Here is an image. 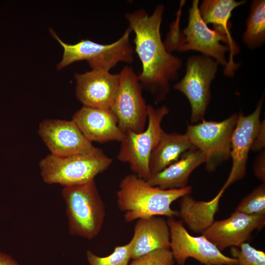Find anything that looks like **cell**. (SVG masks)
Masks as SVG:
<instances>
[{"label":"cell","instance_id":"1","mask_svg":"<svg viewBox=\"0 0 265 265\" xmlns=\"http://www.w3.org/2000/svg\"><path fill=\"white\" fill-rule=\"evenodd\" d=\"M164 11V5L159 4L151 15L143 9L125 15L135 34L134 50L142 64L138 80L156 103L165 99L170 82L178 78L182 66V60L167 50L162 40L160 26Z\"/></svg>","mask_w":265,"mask_h":265},{"label":"cell","instance_id":"2","mask_svg":"<svg viewBox=\"0 0 265 265\" xmlns=\"http://www.w3.org/2000/svg\"><path fill=\"white\" fill-rule=\"evenodd\" d=\"M185 0L180 2L176 20L170 26V30L164 42L167 50L186 52L195 51L209 56L224 67V74L233 77L239 66L234 61V56L239 49L235 42L231 41L225 35L209 27L202 19L199 11V0H193L189 10L187 26L180 28L182 7Z\"/></svg>","mask_w":265,"mask_h":265},{"label":"cell","instance_id":"3","mask_svg":"<svg viewBox=\"0 0 265 265\" xmlns=\"http://www.w3.org/2000/svg\"><path fill=\"white\" fill-rule=\"evenodd\" d=\"M192 187L163 189L150 185L135 174L125 176L121 181L116 192L119 209L124 213L127 222L139 218L157 215L168 217L178 216L172 209L171 204L191 192Z\"/></svg>","mask_w":265,"mask_h":265},{"label":"cell","instance_id":"4","mask_svg":"<svg viewBox=\"0 0 265 265\" xmlns=\"http://www.w3.org/2000/svg\"><path fill=\"white\" fill-rule=\"evenodd\" d=\"M112 159L93 145L81 152L67 156L49 154L39 162L43 181L48 184L63 186L82 184L95 177L111 165Z\"/></svg>","mask_w":265,"mask_h":265},{"label":"cell","instance_id":"5","mask_svg":"<svg viewBox=\"0 0 265 265\" xmlns=\"http://www.w3.org/2000/svg\"><path fill=\"white\" fill-rule=\"evenodd\" d=\"M61 194L66 206L69 233L89 240L96 238L102 228L106 211L95 179L64 186Z\"/></svg>","mask_w":265,"mask_h":265},{"label":"cell","instance_id":"6","mask_svg":"<svg viewBox=\"0 0 265 265\" xmlns=\"http://www.w3.org/2000/svg\"><path fill=\"white\" fill-rule=\"evenodd\" d=\"M132 32L128 27L117 41L109 44H102L90 40H81L75 44L62 41L53 30L51 33L63 49L62 58L58 64V70L76 61H86L92 69L109 71L120 62H133L134 50L130 39Z\"/></svg>","mask_w":265,"mask_h":265},{"label":"cell","instance_id":"7","mask_svg":"<svg viewBox=\"0 0 265 265\" xmlns=\"http://www.w3.org/2000/svg\"><path fill=\"white\" fill-rule=\"evenodd\" d=\"M169 112L165 106L155 108L148 105V126L143 132H124L117 159L129 163L134 174L145 180L151 174L149 168L150 158L163 130L161 124L164 117Z\"/></svg>","mask_w":265,"mask_h":265},{"label":"cell","instance_id":"8","mask_svg":"<svg viewBox=\"0 0 265 265\" xmlns=\"http://www.w3.org/2000/svg\"><path fill=\"white\" fill-rule=\"evenodd\" d=\"M238 117V114L234 113L220 122L204 118L198 124L187 125L186 134L192 145L204 154L209 172L230 159L231 137Z\"/></svg>","mask_w":265,"mask_h":265},{"label":"cell","instance_id":"9","mask_svg":"<svg viewBox=\"0 0 265 265\" xmlns=\"http://www.w3.org/2000/svg\"><path fill=\"white\" fill-rule=\"evenodd\" d=\"M219 65L208 56H191L186 61L185 76L174 85V89L182 92L189 102L192 123L204 119L211 100V83Z\"/></svg>","mask_w":265,"mask_h":265},{"label":"cell","instance_id":"10","mask_svg":"<svg viewBox=\"0 0 265 265\" xmlns=\"http://www.w3.org/2000/svg\"><path fill=\"white\" fill-rule=\"evenodd\" d=\"M119 75V84L110 109L124 133L142 132L145 129L148 110L142 86L132 67L125 66Z\"/></svg>","mask_w":265,"mask_h":265},{"label":"cell","instance_id":"11","mask_svg":"<svg viewBox=\"0 0 265 265\" xmlns=\"http://www.w3.org/2000/svg\"><path fill=\"white\" fill-rule=\"evenodd\" d=\"M166 221L170 231V250L179 265H183L191 257L205 265H238L236 259L224 255L204 235H191L182 222L174 217H168Z\"/></svg>","mask_w":265,"mask_h":265},{"label":"cell","instance_id":"12","mask_svg":"<svg viewBox=\"0 0 265 265\" xmlns=\"http://www.w3.org/2000/svg\"><path fill=\"white\" fill-rule=\"evenodd\" d=\"M264 97L259 100L255 110L250 114H238L231 140L230 157L232 165L229 177L222 189L242 179L246 173L249 153L261 125L260 116Z\"/></svg>","mask_w":265,"mask_h":265},{"label":"cell","instance_id":"13","mask_svg":"<svg viewBox=\"0 0 265 265\" xmlns=\"http://www.w3.org/2000/svg\"><path fill=\"white\" fill-rule=\"evenodd\" d=\"M265 225V215H249L235 211L228 218L213 221L202 235L222 251L245 242L254 231L261 230Z\"/></svg>","mask_w":265,"mask_h":265},{"label":"cell","instance_id":"14","mask_svg":"<svg viewBox=\"0 0 265 265\" xmlns=\"http://www.w3.org/2000/svg\"><path fill=\"white\" fill-rule=\"evenodd\" d=\"M76 95L83 106L102 108L112 106L119 84V74L92 69L75 75Z\"/></svg>","mask_w":265,"mask_h":265},{"label":"cell","instance_id":"15","mask_svg":"<svg viewBox=\"0 0 265 265\" xmlns=\"http://www.w3.org/2000/svg\"><path fill=\"white\" fill-rule=\"evenodd\" d=\"M38 133L54 156L74 155L93 146L72 120H44L39 125Z\"/></svg>","mask_w":265,"mask_h":265},{"label":"cell","instance_id":"16","mask_svg":"<svg viewBox=\"0 0 265 265\" xmlns=\"http://www.w3.org/2000/svg\"><path fill=\"white\" fill-rule=\"evenodd\" d=\"M90 142L101 143L121 141L124 133L120 129L117 117L110 108L83 106L72 119Z\"/></svg>","mask_w":265,"mask_h":265},{"label":"cell","instance_id":"17","mask_svg":"<svg viewBox=\"0 0 265 265\" xmlns=\"http://www.w3.org/2000/svg\"><path fill=\"white\" fill-rule=\"evenodd\" d=\"M129 243L130 257L133 260L157 249L170 248V231L167 221L157 216L137 219Z\"/></svg>","mask_w":265,"mask_h":265},{"label":"cell","instance_id":"18","mask_svg":"<svg viewBox=\"0 0 265 265\" xmlns=\"http://www.w3.org/2000/svg\"><path fill=\"white\" fill-rule=\"evenodd\" d=\"M205 162L204 154L193 148L184 153L176 161L146 181L150 185L163 189L183 188L188 186V179L193 171Z\"/></svg>","mask_w":265,"mask_h":265},{"label":"cell","instance_id":"19","mask_svg":"<svg viewBox=\"0 0 265 265\" xmlns=\"http://www.w3.org/2000/svg\"><path fill=\"white\" fill-rule=\"evenodd\" d=\"M195 148L185 134L162 131L150 158L151 176L178 160L187 151Z\"/></svg>","mask_w":265,"mask_h":265},{"label":"cell","instance_id":"20","mask_svg":"<svg viewBox=\"0 0 265 265\" xmlns=\"http://www.w3.org/2000/svg\"><path fill=\"white\" fill-rule=\"evenodd\" d=\"M224 190L209 202L196 201L186 194L182 197L178 215L196 233H203L213 222V216L218 208V203Z\"/></svg>","mask_w":265,"mask_h":265},{"label":"cell","instance_id":"21","mask_svg":"<svg viewBox=\"0 0 265 265\" xmlns=\"http://www.w3.org/2000/svg\"><path fill=\"white\" fill-rule=\"evenodd\" d=\"M245 2L246 0H204L199 6V11L207 25L212 24L213 29L225 35L231 41L235 42L230 32V18L233 10Z\"/></svg>","mask_w":265,"mask_h":265},{"label":"cell","instance_id":"22","mask_svg":"<svg viewBox=\"0 0 265 265\" xmlns=\"http://www.w3.org/2000/svg\"><path fill=\"white\" fill-rule=\"evenodd\" d=\"M243 41L251 50L259 48L265 41V0H252L246 22Z\"/></svg>","mask_w":265,"mask_h":265},{"label":"cell","instance_id":"23","mask_svg":"<svg viewBox=\"0 0 265 265\" xmlns=\"http://www.w3.org/2000/svg\"><path fill=\"white\" fill-rule=\"evenodd\" d=\"M235 211L249 215H265V184L254 188L239 203Z\"/></svg>","mask_w":265,"mask_h":265},{"label":"cell","instance_id":"24","mask_svg":"<svg viewBox=\"0 0 265 265\" xmlns=\"http://www.w3.org/2000/svg\"><path fill=\"white\" fill-rule=\"evenodd\" d=\"M86 256L90 265H129L131 259L129 242L115 246L113 252L106 257H99L88 250Z\"/></svg>","mask_w":265,"mask_h":265},{"label":"cell","instance_id":"25","mask_svg":"<svg viewBox=\"0 0 265 265\" xmlns=\"http://www.w3.org/2000/svg\"><path fill=\"white\" fill-rule=\"evenodd\" d=\"M231 253L238 261V265H265V253L249 243L232 247Z\"/></svg>","mask_w":265,"mask_h":265},{"label":"cell","instance_id":"26","mask_svg":"<svg viewBox=\"0 0 265 265\" xmlns=\"http://www.w3.org/2000/svg\"><path fill=\"white\" fill-rule=\"evenodd\" d=\"M174 259L170 248L159 249L133 260L129 265H173Z\"/></svg>","mask_w":265,"mask_h":265},{"label":"cell","instance_id":"27","mask_svg":"<svg viewBox=\"0 0 265 265\" xmlns=\"http://www.w3.org/2000/svg\"><path fill=\"white\" fill-rule=\"evenodd\" d=\"M254 172L255 176L265 183V155L262 151L255 160Z\"/></svg>","mask_w":265,"mask_h":265},{"label":"cell","instance_id":"28","mask_svg":"<svg viewBox=\"0 0 265 265\" xmlns=\"http://www.w3.org/2000/svg\"><path fill=\"white\" fill-rule=\"evenodd\" d=\"M265 121H261L258 131L254 138L251 150L256 152L261 151L265 145Z\"/></svg>","mask_w":265,"mask_h":265},{"label":"cell","instance_id":"29","mask_svg":"<svg viewBox=\"0 0 265 265\" xmlns=\"http://www.w3.org/2000/svg\"><path fill=\"white\" fill-rule=\"evenodd\" d=\"M0 265H20L11 256L0 251Z\"/></svg>","mask_w":265,"mask_h":265}]
</instances>
